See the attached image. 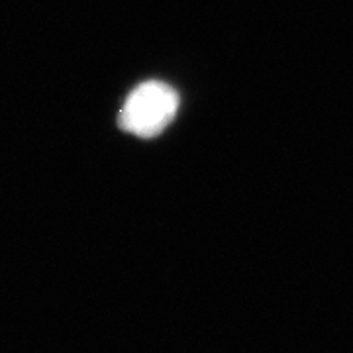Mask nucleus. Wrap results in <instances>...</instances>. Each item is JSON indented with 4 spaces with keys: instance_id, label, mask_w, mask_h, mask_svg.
<instances>
[{
    "instance_id": "obj_1",
    "label": "nucleus",
    "mask_w": 353,
    "mask_h": 353,
    "mask_svg": "<svg viewBox=\"0 0 353 353\" xmlns=\"http://www.w3.org/2000/svg\"><path fill=\"white\" fill-rule=\"evenodd\" d=\"M179 110V94L159 81H148L128 94L118 114L120 126L139 138H153L169 126Z\"/></svg>"
}]
</instances>
